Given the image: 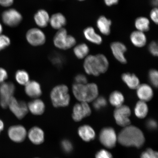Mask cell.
Here are the masks:
<instances>
[{"mask_svg":"<svg viewBox=\"0 0 158 158\" xmlns=\"http://www.w3.org/2000/svg\"><path fill=\"white\" fill-rule=\"evenodd\" d=\"M117 140L125 147H141L145 141L143 134L139 128L133 126L124 127L118 134Z\"/></svg>","mask_w":158,"mask_h":158,"instance_id":"6da1fadb","label":"cell"},{"mask_svg":"<svg viewBox=\"0 0 158 158\" xmlns=\"http://www.w3.org/2000/svg\"><path fill=\"white\" fill-rule=\"evenodd\" d=\"M108 67L107 59L104 55L101 54L87 56L84 64V68L87 73L95 76L105 73Z\"/></svg>","mask_w":158,"mask_h":158,"instance_id":"7a4b0ae2","label":"cell"},{"mask_svg":"<svg viewBox=\"0 0 158 158\" xmlns=\"http://www.w3.org/2000/svg\"><path fill=\"white\" fill-rule=\"evenodd\" d=\"M72 90L75 98L81 102L88 103L94 101L98 97V87L94 83L86 84L76 83L73 85Z\"/></svg>","mask_w":158,"mask_h":158,"instance_id":"3957f363","label":"cell"},{"mask_svg":"<svg viewBox=\"0 0 158 158\" xmlns=\"http://www.w3.org/2000/svg\"><path fill=\"white\" fill-rule=\"evenodd\" d=\"M51 98L53 106L55 107L68 106L70 100L68 87L64 85L55 86L51 92Z\"/></svg>","mask_w":158,"mask_h":158,"instance_id":"277c9868","label":"cell"},{"mask_svg":"<svg viewBox=\"0 0 158 158\" xmlns=\"http://www.w3.org/2000/svg\"><path fill=\"white\" fill-rule=\"evenodd\" d=\"M25 38L29 44L33 47L41 46L46 41V36L44 31L38 27H33L27 31Z\"/></svg>","mask_w":158,"mask_h":158,"instance_id":"5b68a950","label":"cell"},{"mask_svg":"<svg viewBox=\"0 0 158 158\" xmlns=\"http://www.w3.org/2000/svg\"><path fill=\"white\" fill-rule=\"evenodd\" d=\"M21 13L15 9H10L5 11L2 14V19L7 26L14 27L18 26L23 20Z\"/></svg>","mask_w":158,"mask_h":158,"instance_id":"8992f818","label":"cell"},{"mask_svg":"<svg viewBox=\"0 0 158 158\" xmlns=\"http://www.w3.org/2000/svg\"><path fill=\"white\" fill-rule=\"evenodd\" d=\"M15 90L14 84L11 82H4L0 85V105L3 108H7Z\"/></svg>","mask_w":158,"mask_h":158,"instance_id":"52a82bcc","label":"cell"},{"mask_svg":"<svg viewBox=\"0 0 158 158\" xmlns=\"http://www.w3.org/2000/svg\"><path fill=\"white\" fill-rule=\"evenodd\" d=\"M131 110L128 106L122 105L116 107L114 111V117L118 125L125 127L130 124L129 117Z\"/></svg>","mask_w":158,"mask_h":158,"instance_id":"ba28073f","label":"cell"},{"mask_svg":"<svg viewBox=\"0 0 158 158\" xmlns=\"http://www.w3.org/2000/svg\"><path fill=\"white\" fill-rule=\"evenodd\" d=\"M99 138L102 145L108 148H114L117 140L115 131L113 128L110 127L104 128L101 130Z\"/></svg>","mask_w":158,"mask_h":158,"instance_id":"9c48e42d","label":"cell"},{"mask_svg":"<svg viewBox=\"0 0 158 158\" xmlns=\"http://www.w3.org/2000/svg\"><path fill=\"white\" fill-rule=\"evenodd\" d=\"M8 107L16 117L19 119L24 118L28 111L26 103L22 101L17 100L14 97L10 100Z\"/></svg>","mask_w":158,"mask_h":158,"instance_id":"30bf717a","label":"cell"},{"mask_svg":"<svg viewBox=\"0 0 158 158\" xmlns=\"http://www.w3.org/2000/svg\"><path fill=\"white\" fill-rule=\"evenodd\" d=\"M8 135L12 141L17 143L24 141L27 136V132L23 126L17 125L11 126L8 130Z\"/></svg>","mask_w":158,"mask_h":158,"instance_id":"8fae6325","label":"cell"},{"mask_svg":"<svg viewBox=\"0 0 158 158\" xmlns=\"http://www.w3.org/2000/svg\"><path fill=\"white\" fill-rule=\"evenodd\" d=\"M91 114V110L88 103L81 102L77 103L73 109L72 118L75 121L80 122Z\"/></svg>","mask_w":158,"mask_h":158,"instance_id":"7c38bea8","label":"cell"},{"mask_svg":"<svg viewBox=\"0 0 158 158\" xmlns=\"http://www.w3.org/2000/svg\"><path fill=\"white\" fill-rule=\"evenodd\" d=\"M31 143L35 145H41L45 141V134L44 131L41 128L35 126L31 128L28 133L27 136Z\"/></svg>","mask_w":158,"mask_h":158,"instance_id":"4fadbf2b","label":"cell"},{"mask_svg":"<svg viewBox=\"0 0 158 158\" xmlns=\"http://www.w3.org/2000/svg\"><path fill=\"white\" fill-rule=\"evenodd\" d=\"M68 35V31L64 27L58 30L55 33L53 40V44L54 46L57 48L61 50H67Z\"/></svg>","mask_w":158,"mask_h":158,"instance_id":"5bb4252c","label":"cell"},{"mask_svg":"<svg viewBox=\"0 0 158 158\" xmlns=\"http://www.w3.org/2000/svg\"><path fill=\"white\" fill-rule=\"evenodd\" d=\"M112 54L117 60L123 64L127 63V60L124 56V53L127 51V48L123 43L119 42L112 43L110 46Z\"/></svg>","mask_w":158,"mask_h":158,"instance_id":"9a60e30c","label":"cell"},{"mask_svg":"<svg viewBox=\"0 0 158 158\" xmlns=\"http://www.w3.org/2000/svg\"><path fill=\"white\" fill-rule=\"evenodd\" d=\"M50 17L48 11L45 9H40L35 13L33 19L37 27L43 28L48 26Z\"/></svg>","mask_w":158,"mask_h":158,"instance_id":"2e32d148","label":"cell"},{"mask_svg":"<svg viewBox=\"0 0 158 158\" xmlns=\"http://www.w3.org/2000/svg\"><path fill=\"white\" fill-rule=\"evenodd\" d=\"M67 23L65 15L61 13L54 14L50 16L49 24L53 29L57 30L64 28Z\"/></svg>","mask_w":158,"mask_h":158,"instance_id":"e0dca14e","label":"cell"},{"mask_svg":"<svg viewBox=\"0 0 158 158\" xmlns=\"http://www.w3.org/2000/svg\"><path fill=\"white\" fill-rule=\"evenodd\" d=\"M137 96L141 101L144 102L149 101L152 98L153 93L151 87L146 84H143L137 88Z\"/></svg>","mask_w":158,"mask_h":158,"instance_id":"ac0fdd59","label":"cell"},{"mask_svg":"<svg viewBox=\"0 0 158 158\" xmlns=\"http://www.w3.org/2000/svg\"><path fill=\"white\" fill-rule=\"evenodd\" d=\"M25 92L27 96L32 98H38L42 94L40 85L34 81H30L25 85Z\"/></svg>","mask_w":158,"mask_h":158,"instance_id":"d6986e66","label":"cell"},{"mask_svg":"<svg viewBox=\"0 0 158 158\" xmlns=\"http://www.w3.org/2000/svg\"><path fill=\"white\" fill-rule=\"evenodd\" d=\"M78 132L79 136L85 141H91L95 137V133L94 130L88 125L81 126L79 128Z\"/></svg>","mask_w":158,"mask_h":158,"instance_id":"ffe728a7","label":"cell"},{"mask_svg":"<svg viewBox=\"0 0 158 158\" xmlns=\"http://www.w3.org/2000/svg\"><path fill=\"white\" fill-rule=\"evenodd\" d=\"M27 107L31 113L36 115H41L44 113L45 108L44 102L37 99L29 102Z\"/></svg>","mask_w":158,"mask_h":158,"instance_id":"44dd1931","label":"cell"},{"mask_svg":"<svg viewBox=\"0 0 158 158\" xmlns=\"http://www.w3.org/2000/svg\"><path fill=\"white\" fill-rule=\"evenodd\" d=\"M130 38L131 43L136 47H143L147 43V39L145 35L141 31H133L130 35Z\"/></svg>","mask_w":158,"mask_h":158,"instance_id":"7402d4cb","label":"cell"},{"mask_svg":"<svg viewBox=\"0 0 158 158\" xmlns=\"http://www.w3.org/2000/svg\"><path fill=\"white\" fill-rule=\"evenodd\" d=\"M84 36L90 42L96 44L100 45L102 42V39L100 35L96 33L92 27H86L83 31Z\"/></svg>","mask_w":158,"mask_h":158,"instance_id":"603a6c76","label":"cell"},{"mask_svg":"<svg viewBox=\"0 0 158 158\" xmlns=\"http://www.w3.org/2000/svg\"><path fill=\"white\" fill-rule=\"evenodd\" d=\"M111 21L104 16L100 17L97 22V26L98 28L102 34L108 35L110 31Z\"/></svg>","mask_w":158,"mask_h":158,"instance_id":"cb8c5ba5","label":"cell"},{"mask_svg":"<svg viewBox=\"0 0 158 158\" xmlns=\"http://www.w3.org/2000/svg\"><path fill=\"white\" fill-rule=\"evenodd\" d=\"M122 78L123 82L130 89H137L139 85V79L135 74L126 73L122 74Z\"/></svg>","mask_w":158,"mask_h":158,"instance_id":"d4e9b609","label":"cell"},{"mask_svg":"<svg viewBox=\"0 0 158 158\" xmlns=\"http://www.w3.org/2000/svg\"><path fill=\"white\" fill-rule=\"evenodd\" d=\"M148 112V108L145 102L140 100L137 102L134 109V112L137 117L140 118H145Z\"/></svg>","mask_w":158,"mask_h":158,"instance_id":"484cf974","label":"cell"},{"mask_svg":"<svg viewBox=\"0 0 158 158\" xmlns=\"http://www.w3.org/2000/svg\"><path fill=\"white\" fill-rule=\"evenodd\" d=\"M73 51L77 58L79 59H82L87 56L89 49L87 45L85 43H81L75 46Z\"/></svg>","mask_w":158,"mask_h":158,"instance_id":"4316f807","label":"cell"},{"mask_svg":"<svg viewBox=\"0 0 158 158\" xmlns=\"http://www.w3.org/2000/svg\"><path fill=\"white\" fill-rule=\"evenodd\" d=\"M124 100L123 94L118 91H115L112 93L110 96V104L116 108L122 105Z\"/></svg>","mask_w":158,"mask_h":158,"instance_id":"83f0119b","label":"cell"},{"mask_svg":"<svg viewBox=\"0 0 158 158\" xmlns=\"http://www.w3.org/2000/svg\"><path fill=\"white\" fill-rule=\"evenodd\" d=\"M150 22L147 18L140 17L136 19L135 25L138 31L144 32L149 30Z\"/></svg>","mask_w":158,"mask_h":158,"instance_id":"f1b7e54d","label":"cell"},{"mask_svg":"<svg viewBox=\"0 0 158 158\" xmlns=\"http://www.w3.org/2000/svg\"><path fill=\"white\" fill-rule=\"evenodd\" d=\"M16 80L19 84L26 85L29 82L28 73L24 70H18L15 74Z\"/></svg>","mask_w":158,"mask_h":158,"instance_id":"f546056e","label":"cell"},{"mask_svg":"<svg viewBox=\"0 0 158 158\" xmlns=\"http://www.w3.org/2000/svg\"><path fill=\"white\" fill-rule=\"evenodd\" d=\"M49 59L53 64L57 68H61L64 64V57L57 52H53L49 56Z\"/></svg>","mask_w":158,"mask_h":158,"instance_id":"4dcf8cb0","label":"cell"},{"mask_svg":"<svg viewBox=\"0 0 158 158\" xmlns=\"http://www.w3.org/2000/svg\"><path fill=\"white\" fill-rule=\"evenodd\" d=\"M107 101L104 97L100 96L94 100L93 106L95 110H99L105 107L107 105Z\"/></svg>","mask_w":158,"mask_h":158,"instance_id":"1f68e13d","label":"cell"},{"mask_svg":"<svg viewBox=\"0 0 158 158\" xmlns=\"http://www.w3.org/2000/svg\"><path fill=\"white\" fill-rule=\"evenodd\" d=\"M158 72L155 69H152L149 71V81L155 87L158 86Z\"/></svg>","mask_w":158,"mask_h":158,"instance_id":"d6a6232c","label":"cell"},{"mask_svg":"<svg viewBox=\"0 0 158 158\" xmlns=\"http://www.w3.org/2000/svg\"><path fill=\"white\" fill-rule=\"evenodd\" d=\"M61 147L63 151L67 153L71 152L73 149L72 143L68 139L62 140L61 143Z\"/></svg>","mask_w":158,"mask_h":158,"instance_id":"836d02e7","label":"cell"},{"mask_svg":"<svg viewBox=\"0 0 158 158\" xmlns=\"http://www.w3.org/2000/svg\"><path fill=\"white\" fill-rule=\"evenodd\" d=\"M11 44L9 37L4 35H0V51L9 47Z\"/></svg>","mask_w":158,"mask_h":158,"instance_id":"e575fe53","label":"cell"},{"mask_svg":"<svg viewBox=\"0 0 158 158\" xmlns=\"http://www.w3.org/2000/svg\"><path fill=\"white\" fill-rule=\"evenodd\" d=\"M141 158H158V153L152 149H148L142 153Z\"/></svg>","mask_w":158,"mask_h":158,"instance_id":"d590c367","label":"cell"},{"mask_svg":"<svg viewBox=\"0 0 158 158\" xmlns=\"http://www.w3.org/2000/svg\"><path fill=\"white\" fill-rule=\"evenodd\" d=\"M150 53L154 56H158V45L155 41H152L148 47Z\"/></svg>","mask_w":158,"mask_h":158,"instance_id":"8d00e7d4","label":"cell"},{"mask_svg":"<svg viewBox=\"0 0 158 158\" xmlns=\"http://www.w3.org/2000/svg\"><path fill=\"white\" fill-rule=\"evenodd\" d=\"M75 81L76 84H87L88 80L84 75L78 74L75 77Z\"/></svg>","mask_w":158,"mask_h":158,"instance_id":"74e56055","label":"cell"},{"mask_svg":"<svg viewBox=\"0 0 158 158\" xmlns=\"http://www.w3.org/2000/svg\"><path fill=\"white\" fill-rule=\"evenodd\" d=\"M76 44V40L75 37L72 35L68 34L67 44V50L74 47Z\"/></svg>","mask_w":158,"mask_h":158,"instance_id":"f35d334b","label":"cell"},{"mask_svg":"<svg viewBox=\"0 0 158 158\" xmlns=\"http://www.w3.org/2000/svg\"><path fill=\"white\" fill-rule=\"evenodd\" d=\"M96 158H112V155L109 152L105 150H101L97 153Z\"/></svg>","mask_w":158,"mask_h":158,"instance_id":"ab89813d","label":"cell"},{"mask_svg":"<svg viewBox=\"0 0 158 158\" xmlns=\"http://www.w3.org/2000/svg\"><path fill=\"white\" fill-rule=\"evenodd\" d=\"M146 125L147 127L151 130H155L157 127V122L153 118H150L148 120Z\"/></svg>","mask_w":158,"mask_h":158,"instance_id":"60d3db41","label":"cell"},{"mask_svg":"<svg viewBox=\"0 0 158 158\" xmlns=\"http://www.w3.org/2000/svg\"><path fill=\"white\" fill-rule=\"evenodd\" d=\"M8 77L7 73L5 69L0 68V84L5 82Z\"/></svg>","mask_w":158,"mask_h":158,"instance_id":"b9f144b4","label":"cell"},{"mask_svg":"<svg viewBox=\"0 0 158 158\" xmlns=\"http://www.w3.org/2000/svg\"><path fill=\"white\" fill-rule=\"evenodd\" d=\"M158 9L157 8L153 9L150 13V17L154 23L157 24L158 23Z\"/></svg>","mask_w":158,"mask_h":158,"instance_id":"7bdbcfd3","label":"cell"},{"mask_svg":"<svg viewBox=\"0 0 158 158\" xmlns=\"http://www.w3.org/2000/svg\"><path fill=\"white\" fill-rule=\"evenodd\" d=\"M14 0H0V5L4 7H9L12 5Z\"/></svg>","mask_w":158,"mask_h":158,"instance_id":"ee69618b","label":"cell"},{"mask_svg":"<svg viewBox=\"0 0 158 158\" xmlns=\"http://www.w3.org/2000/svg\"><path fill=\"white\" fill-rule=\"evenodd\" d=\"M118 1L119 0H104V2L106 5L109 6L117 4Z\"/></svg>","mask_w":158,"mask_h":158,"instance_id":"f6af8a7d","label":"cell"},{"mask_svg":"<svg viewBox=\"0 0 158 158\" xmlns=\"http://www.w3.org/2000/svg\"><path fill=\"white\" fill-rule=\"evenodd\" d=\"M4 127V125L3 122L1 119H0V133L3 130Z\"/></svg>","mask_w":158,"mask_h":158,"instance_id":"bcb514c9","label":"cell"},{"mask_svg":"<svg viewBox=\"0 0 158 158\" xmlns=\"http://www.w3.org/2000/svg\"><path fill=\"white\" fill-rule=\"evenodd\" d=\"M152 5L155 6H157L158 5V0H151Z\"/></svg>","mask_w":158,"mask_h":158,"instance_id":"7dc6e473","label":"cell"},{"mask_svg":"<svg viewBox=\"0 0 158 158\" xmlns=\"http://www.w3.org/2000/svg\"><path fill=\"white\" fill-rule=\"evenodd\" d=\"M3 31V28L2 26L1 25V23H0V35L2 34V32Z\"/></svg>","mask_w":158,"mask_h":158,"instance_id":"c3c4849f","label":"cell"},{"mask_svg":"<svg viewBox=\"0 0 158 158\" xmlns=\"http://www.w3.org/2000/svg\"><path fill=\"white\" fill-rule=\"evenodd\" d=\"M77 1H85V0H77Z\"/></svg>","mask_w":158,"mask_h":158,"instance_id":"681fc988","label":"cell"},{"mask_svg":"<svg viewBox=\"0 0 158 158\" xmlns=\"http://www.w3.org/2000/svg\"><path fill=\"white\" fill-rule=\"evenodd\" d=\"M39 158V157H35V158Z\"/></svg>","mask_w":158,"mask_h":158,"instance_id":"f907efd6","label":"cell"}]
</instances>
